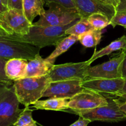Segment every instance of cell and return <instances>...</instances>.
<instances>
[{"label": "cell", "instance_id": "obj_1", "mask_svg": "<svg viewBox=\"0 0 126 126\" xmlns=\"http://www.w3.org/2000/svg\"><path fill=\"white\" fill-rule=\"evenodd\" d=\"M80 19L63 26H40L32 24L29 32L25 35H11L14 39L29 43L39 48L47 46L56 45L58 42L66 37V30L76 24Z\"/></svg>", "mask_w": 126, "mask_h": 126}, {"label": "cell", "instance_id": "obj_2", "mask_svg": "<svg viewBox=\"0 0 126 126\" xmlns=\"http://www.w3.org/2000/svg\"><path fill=\"white\" fill-rule=\"evenodd\" d=\"M49 82L47 75L38 77H25L14 81L13 87L19 103L27 107L33 105L42 98Z\"/></svg>", "mask_w": 126, "mask_h": 126}, {"label": "cell", "instance_id": "obj_3", "mask_svg": "<svg viewBox=\"0 0 126 126\" xmlns=\"http://www.w3.org/2000/svg\"><path fill=\"white\" fill-rule=\"evenodd\" d=\"M103 95L108 101L106 106L86 110H74L69 108L64 111L77 114L90 120L91 122L98 121L117 122L126 120V114L119 107L117 97L110 94H104Z\"/></svg>", "mask_w": 126, "mask_h": 126}, {"label": "cell", "instance_id": "obj_4", "mask_svg": "<svg viewBox=\"0 0 126 126\" xmlns=\"http://www.w3.org/2000/svg\"><path fill=\"white\" fill-rule=\"evenodd\" d=\"M40 48L14 39L12 36L0 33V58H21L27 61L40 54Z\"/></svg>", "mask_w": 126, "mask_h": 126}, {"label": "cell", "instance_id": "obj_5", "mask_svg": "<svg viewBox=\"0 0 126 126\" xmlns=\"http://www.w3.org/2000/svg\"><path fill=\"white\" fill-rule=\"evenodd\" d=\"M49 9L40 16V19L33 25L40 26H63L80 19L76 8H68L57 3L48 5Z\"/></svg>", "mask_w": 126, "mask_h": 126}, {"label": "cell", "instance_id": "obj_6", "mask_svg": "<svg viewBox=\"0 0 126 126\" xmlns=\"http://www.w3.org/2000/svg\"><path fill=\"white\" fill-rule=\"evenodd\" d=\"M13 85L0 88V126H13L19 118L23 109Z\"/></svg>", "mask_w": 126, "mask_h": 126}, {"label": "cell", "instance_id": "obj_7", "mask_svg": "<svg viewBox=\"0 0 126 126\" xmlns=\"http://www.w3.org/2000/svg\"><path fill=\"white\" fill-rule=\"evenodd\" d=\"M32 24L20 9H8L0 14V33L5 35H25L29 32Z\"/></svg>", "mask_w": 126, "mask_h": 126}, {"label": "cell", "instance_id": "obj_8", "mask_svg": "<svg viewBox=\"0 0 126 126\" xmlns=\"http://www.w3.org/2000/svg\"><path fill=\"white\" fill-rule=\"evenodd\" d=\"M90 66L88 61L80 63H69L54 65L47 75L50 82L68 80H80L86 78L87 68Z\"/></svg>", "mask_w": 126, "mask_h": 126}, {"label": "cell", "instance_id": "obj_9", "mask_svg": "<svg viewBox=\"0 0 126 126\" xmlns=\"http://www.w3.org/2000/svg\"><path fill=\"white\" fill-rule=\"evenodd\" d=\"M124 51L112 58L110 61L87 68L86 78L100 79H120L121 76V65L124 58Z\"/></svg>", "mask_w": 126, "mask_h": 126}, {"label": "cell", "instance_id": "obj_10", "mask_svg": "<svg viewBox=\"0 0 126 126\" xmlns=\"http://www.w3.org/2000/svg\"><path fill=\"white\" fill-rule=\"evenodd\" d=\"M106 105L108 101L103 94L85 88L69 101V108L74 110H92Z\"/></svg>", "mask_w": 126, "mask_h": 126}, {"label": "cell", "instance_id": "obj_11", "mask_svg": "<svg viewBox=\"0 0 126 126\" xmlns=\"http://www.w3.org/2000/svg\"><path fill=\"white\" fill-rule=\"evenodd\" d=\"M82 80H68L49 82L43 93L42 97L70 99L84 88L82 86Z\"/></svg>", "mask_w": 126, "mask_h": 126}, {"label": "cell", "instance_id": "obj_12", "mask_svg": "<svg viewBox=\"0 0 126 126\" xmlns=\"http://www.w3.org/2000/svg\"><path fill=\"white\" fill-rule=\"evenodd\" d=\"M124 82L125 80L122 78H85L82 82V86L85 89L116 96L122 90Z\"/></svg>", "mask_w": 126, "mask_h": 126}, {"label": "cell", "instance_id": "obj_13", "mask_svg": "<svg viewBox=\"0 0 126 126\" xmlns=\"http://www.w3.org/2000/svg\"><path fill=\"white\" fill-rule=\"evenodd\" d=\"M80 18H88L94 13L106 15L110 20L116 14V8L100 0H72Z\"/></svg>", "mask_w": 126, "mask_h": 126}, {"label": "cell", "instance_id": "obj_14", "mask_svg": "<svg viewBox=\"0 0 126 126\" xmlns=\"http://www.w3.org/2000/svg\"><path fill=\"white\" fill-rule=\"evenodd\" d=\"M28 61H29L21 58L8 59L4 66V72L6 77L13 82L25 78Z\"/></svg>", "mask_w": 126, "mask_h": 126}, {"label": "cell", "instance_id": "obj_15", "mask_svg": "<svg viewBox=\"0 0 126 126\" xmlns=\"http://www.w3.org/2000/svg\"><path fill=\"white\" fill-rule=\"evenodd\" d=\"M54 64L48 63L42 58L40 54L34 59L28 61L26 77H38L47 76Z\"/></svg>", "mask_w": 126, "mask_h": 126}, {"label": "cell", "instance_id": "obj_16", "mask_svg": "<svg viewBox=\"0 0 126 126\" xmlns=\"http://www.w3.org/2000/svg\"><path fill=\"white\" fill-rule=\"evenodd\" d=\"M43 0H22V11L24 16L32 24L35 18L45 12Z\"/></svg>", "mask_w": 126, "mask_h": 126}, {"label": "cell", "instance_id": "obj_17", "mask_svg": "<svg viewBox=\"0 0 126 126\" xmlns=\"http://www.w3.org/2000/svg\"><path fill=\"white\" fill-rule=\"evenodd\" d=\"M69 100L66 98H49L45 100H38L33 104L35 110L64 111L69 109Z\"/></svg>", "mask_w": 126, "mask_h": 126}, {"label": "cell", "instance_id": "obj_18", "mask_svg": "<svg viewBox=\"0 0 126 126\" xmlns=\"http://www.w3.org/2000/svg\"><path fill=\"white\" fill-rule=\"evenodd\" d=\"M121 49L122 50L126 49V35H123L119 38H117V40L110 43L106 47L102 48L98 51H94L92 56L88 60V62L90 64H91L96 59L104 56L110 55L113 52L121 50Z\"/></svg>", "mask_w": 126, "mask_h": 126}, {"label": "cell", "instance_id": "obj_19", "mask_svg": "<svg viewBox=\"0 0 126 126\" xmlns=\"http://www.w3.org/2000/svg\"><path fill=\"white\" fill-rule=\"evenodd\" d=\"M79 40V37L74 35H69L59 41L56 45V48L51 54L45 58V61L54 64L56 59L59 56L67 51L77 41Z\"/></svg>", "mask_w": 126, "mask_h": 126}, {"label": "cell", "instance_id": "obj_20", "mask_svg": "<svg viewBox=\"0 0 126 126\" xmlns=\"http://www.w3.org/2000/svg\"><path fill=\"white\" fill-rule=\"evenodd\" d=\"M102 30H92L79 36V41L85 48H92L100 43L102 37Z\"/></svg>", "mask_w": 126, "mask_h": 126}, {"label": "cell", "instance_id": "obj_21", "mask_svg": "<svg viewBox=\"0 0 126 126\" xmlns=\"http://www.w3.org/2000/svg\"><path fill=\"white\" fill-rule=\"evenodd\" d=\"M92 30H94V29L90 24L87 18H80L76 24L66 30V33L67 35H74L79 37L87 32Z\"/></svg>", "mask_w": 126, "mask_h": 126}, {"label": "cell", "instance_id": "obj_22", "mask_svg": "<svg viewBox=\"0 0 126 126\" xmlns=\"http://www.w3.org/2000/svg\"><path fill=\"white\" fill-rule=\"evenodd\" d=\"M87 20L94 30H102L110 25V20L106 15L101 13H94L90 16Z\"/></svg>", "mask_w": 126, "mask_h": 126}, {"label": "cell", "instance_id": "obj_23", "mask_svg": "<svg viewBox=\"0 0 126 126\" xmlns=\"http://www.w3.org/2000/svg\"><path fill=\"white\" fill-rule=\"evenodd\" d=\"M32 112L33 110L29 108V106L25 107L14 126H38L32 117Z\"/></svg>", "mask_w": 126, "mask_h": 126}, {"label": "cell", "instance_id": "obj_24", "mask_svg": "<svg viewBox=\"0 0 126 126\" xmlns=\"http://www.w3.org/2000/svg\"><path fill=\"white\" fill-rule=\"evenodd\" d=\"M110 25L113 27L121 25L126 29V12H116V14L110 20Z\"/></svg>", "mask_w": 126, "mask_h": 126}, {"label": "cell", "instance_id": "obj_25", "mask_svg": "<svg viewBox=\"0 0 126 126\" xmlns=\"http://www.w3.org/2000/svg\"><path fill=\"white\" fill-rule=\"evenodd\" d=\"M7 61L8 59L0 58V82L6 83L9 85H13L14 82L11 80L6 77L5 72H4V66H5Z\"/></svg>", "mask_w": 126, "mask_h": 126}, {"label": "cell", "instance_id": "obj_26", "mask_svg": "<svg viewBox=\"0 0 126 126\" xmlns=\"http://www.w3.org/2000/svg\"><path fill=\"white\" fill-rule=\"evenodd\" d=\"M45 4L47 6L52 3L61 4L63 6L68 8H76L72 0H43Z\"/></svg>", "mask_w": 126, "mask_h": 126}, {"label": "cell", "instance_id": "obj_27", "mask_svg": "<svg viewBox=\"0 0 126 126\" xmlns=\"http://www.w3.org/2000/svg\"><path fill=\"white\" fill-rule=\"evenodd\" d=\"M8 8L22 10V0H8Z\"/></svg>", "mask_w": 126, "mask_h": 126}, {"label": "cell", "instance_id": "obj_28", "mask_svg": "<svg viewBox=\"0 0 126 126\" xmlns=\"http://www.w3.org/2000/svg\"><path fill=\"white\" fill-rule=\"evenodd\" d=\"M119 108L126 114V94H121L117 97Z\"/></svg>", "mask_w": 126, "mask_h": 126}, {"label": "cell", "instance_id": "obj_29", "mask_svg": "<svg viewBox=\"0 0 126 126\" xmlns=\"http://www.w3.org/2000/svg\"><path fill=\"white\" fill-rule=\"evenodd\" d=\"M90 122L91 121L90 120L83 118V117H81V116H79V119L69 126H87L88 124L90 123Z\"/></svg>", "mask_w": 126, "mask_h": 126}, {"label": "cell", "instance_id": "obj_30", "mask_svg": "<svg viewBox=\"0 0 126 126\" xmlns=\"http://www.w3.org/2000/svg\"><path fill=\"white\" fill-rule=\"evenodd\" d=\"M124 51L125 56L121 65V76L122 79L126 80V49H124Z\"/></svg>", "mask_w": 126, "mask_h": 126}, {"label": "cell", "instance_id": "obj_31", "mask_svg": "<svg viewBox=\"0 0 126 126\" xmlns=\"http://www.w3.org/2000/svg\"><path fill=\"white\" fill-rule=\"evenodd\" d=\"M116 12H126V0H121L116 7Z\"/></svg>", "mask_w": 126, "mask_h": 126}, {"label": "cell", "instance_id": "obj_32", "mask_svg": "<svg viewBox=\"0 0 126 126\" xmlns=\"http://www.w3.org/2000/svg\"><path fill=\"white\" fill-rule=\"evenodd\" d=\"M8 9V8L3 4V2H2V0H0V14H1L2 13L6 11Z\"/></svg>", "mask_w": 126, "mask_h": 126}, {"label": "cell", "instance_id": "obj_33", "mask_svg": "<svg viewBox=\"0 0 126 126\" xmlns=\"http://www.w3.org/2000/svg\"><path fill=\"white\" fill-rule=\"evenodd\" d=\"M100 1L103 2V3H106V4H111V5H112L113 6H114L115 8L116 7V3H115V2L113 0H100Z\"/></svg>", "mask_w": 126, "mask_h": 126}, {"label": "cell", "instance_id": "obj_34", "mask_svg": "<svg viewBox=\"0 0 126 126\" xmlns=\"http://www.w3.org/2000/svg\"><path fill=\"white\" fill-rule=\"evenodd\" d=\"M126 94V80H125L124 85V87L123 88H122V90H121V92H120V93L117 94V96H116V97L119 96V95H121V94Z\"/></svg>", "mask_w": 126, "mask_h": 126}, {"label": "cell", "instance_id": "obj_35", "mask_svg": "<svg viewBox=\"0 0 126 126\" xmlns=\"http://www.w3.org/2000/svg\"><path fill=\"white\" fill-rule=\"evenodd\" d=\"M6 86H11V85H9L8 84H6V83H3V82H0V88H3V87H6Z\"/></svg>", "mask_w": 126, "mask_h": 126}, {"label": "cell", "instance_id": "obj_36", "mask_svg": "<svg viewBox=\"0 0 126 126\" xmlns=\"http://www.w3.org/2000/svg\"><path fill=\"white\" fill-rule=\"evenodd\" d=\"M2 2H3V4H4L6 7H7V8H8V0H2Z\"/></svg>", "mask_w": 126, "mask_h": 126}, {"label": "cell", "instance_id": "obj_37", "mask_svg": "<svg viewBox=\"0 0 126 126\" xmlns=\"http://www.w3.org/2000/svg\"><path fill=\"white\" fill-rule=\"evenodd\" d=\"M113 1L115 2V3H116V6H117V4H118L119 3V2L121 1V0H113Z\"/></svg>", "mask_w": 126, "mask_h": 126}]
</instances>
